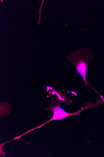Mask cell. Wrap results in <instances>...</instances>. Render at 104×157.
<instances>
[{
	"mask_svg": "<svg viewBox=\"0 0 104 157\" xmlns=\"http://www.w3.org/2000/svg\"><path fill=\"white\" fill-rule=\"evenodd\" d=\"M93 58V54L91 50L81 48L72 52L67 58L71 63L72 67H76V73L83 78L84 86L87 90L88 85H90L87 80V71L89 63Z\"/></svg>",
	"mask_w": 104,
	"mask_h": 157,
	"instance_id": "1",
	"label": "cell"
},
{
	"mask_svg": "<svg viewBox=\"0 0 104 157\" xmlns=\"http://www.w3.org/2000/svg\"><path fill=\"white\" fill-rule=\"evenodd\" d=\"M61 101H59L56 98H52V104L50 107L47 109L51 110L54 113V116L51 120L63 119L70 116L78 115L82 111L88 108V106L87 105L82 108L79 111L75 113H66L64 109L61 108Z\"/></svg>",
	"mask_w": 104,
	"mask_h": 157,
	"instance_id": "2",
	"label": "cell"
},
{
	"mask_svg": "<svg viewBox=\"0 0 104 157\" xmlns=\"http://www.w3.org/2000/svg\"><path fill=\"white\" fill-rule=\"evenodd\" d=\"M44 1H42V3L41 5V6H40V8L39 11V13H40V16H39V18L38 23V25H39L40 24H39L40 21V18H41V8H42V5H43V3Z\"/></svg>",
	"mask_w": 104,
	"mask_h": 157,
	"instance_id": "3",
	"label": "cell"
}]
</instances>
